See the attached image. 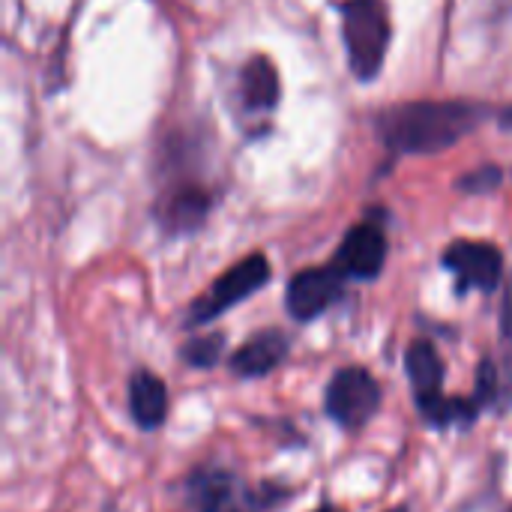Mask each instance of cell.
Segmentation results:
<instances>
[{
	"mask_svg": "<svg viewBox=\"0 0 512 512\" xmlns=\"http://www.w3.org/2000/svg\"><path fill=\"white\" fill-rule=\"evenodd\" d=\"M483 114L477 102H402L378 114V135L396 153H441L474 132Z\"/></svg>",
	"mask_w": 512,
	"mask_h": 512,
	"instance_id": "obj_1",
	"label": "cell"
},
{
	"mask_svg": "<svg viewBox=\"0 0 512 512\" xmlns=\"http://www.w3.org/2000/svg\"><path fill=\"white\" fill-rule=\"evenodd\" d=\"M342 36L351 60V72L360 81H372L390 48V12L384 0H345L342 3Z\"/></svg>",
	"mask_w": 512,
	"mask_h": 512,
	"instance_id": "obj_2",
	"label": "cell"
},
{
	"mask_svg": "<svg viewBox=\"0 0 512 512\" xmlns=\"http://www.w3.org/2000/svg\"><path fill=\"white\" fill-rule=\"evenodd\" d=\"M270 279V261L264 255H249L243 261H237L228 273H222L210 291L192 306L189 318L192 324H207L213 318H219L222 312H228L231 306H237L240 300L252 297L258 288H264Z\"/></svg>",
	"mask_w": 512,
	"mask_h": 512,
	"instance_id": "obj_3",
	"label": "cell"
},
{
	"mask_svg": "<svg viewBox=\"0 0 512 512\" xmlns=\"http://www.w3.org/2000/svg\"><path fill=\"white\" fill-rule=\"evenodd\" d=\"M381 408V387L366 369H342L327 387V414L345 426H366Z\"/></svg>",
	"mask_w": 512,
	"mask_h": 512,
	"instance_id": "obj_4",
	"label": "cell"
},
{
	"mask_svg": "<svg viewBox=\"0 0 512 512\" xmlns=\"http://www.w3.org/2000/svg\"><path fill=\"white\" fill-rule=\"evenodd\" d=\"M444 267L456 276V288L465 294L471 288L477 291H495L504 273V258L492 243L477 240H456L444 252Z\"/></svg>",
	"mask_w": 512,
	"mask_h": 512,
	"instance_id": "obj_5",
	"label": "cell"
},
{
	"mask_svg": "<svg viewBox=\"0 0 512 512\" xmlns=\"http://www.w3.org/2000/svg\"><path fill=\"white\" fill-rule=\"evenodd\" d=\"M342 285H345V273L336 264L303 270L288 285V294H285L288 312L297 321H312V318H318L324 309H330L339 300Z\"/></svg>",
	"mask_w": 512,
	"mask_h": 512,
	"instance_id": "obj_6",
	"label": "cell"
},
{
	"mask_svg": "<svg viewBox=\"0 0 512 512\" xmlns=\"http://www.w3.org/2000/svg\"><path fill=\"white\" fill-rule=\"evenodd\" d=\"M387 261V237L375 222H360L354 225L336 255V267L345 276H357V279H375L381 273Z\"/></svg>",
	"mask_w": 512,
	"mask_h": 512,
	"instance_id": "obj_7",
	"label": "cell"
},
{
	"mask_svg": "<svg viewBox=\"0 0 512 512\" xmlns=\"http://www.w3.org/2000/svg\"><path fill=\"white\" fill-rule=\"evenodd\" d=\"M405 369L414 387V396L420 402V411H429L435 402H441V384H444V363L438 351L429 342H414L405 357Z\"/></svg>",
	"mask_w": 512,
	"mask_h": 512,
	"instance_id": "obj_8",
	"label": "cell"
},
{
	"mask_svg": "<svg viewBox=\"0 0 512 512\" xmlns=\"http://www.w3.org/2000/svg\"><path fill=\"white\" fill-rule=\"evenodd\" d=\"M288 354V339L279 330H267L252 336L234 357H231V372L240 378H258L273 372Z\"/></svg>",
	"mask_w": 512,
	"mask_h": 512,
	"instance_id": "obj_9",
	"label": "cell"
},
{
	"mask_svg": "<svg viewBox=\"0 0 512 512\" xmlns=\"http://www.w3.org/2000/svg\"><path fill=\"white\" fill-rule=\"evenodd\" d=\"M129 408H132V417L141 429H156L168 411L165 384L150 372H135V378L129 384Z\"/></svg>",
	"mask_w": 512,
	"mask_h": 512,
	"instance_id": "obj_10",
	"label": "cell"
},
{
	"mask_svg": "<svg viewBox=\"0 0 512 512\" xmlns=\"http://www.w3.org/2000/svg\"><path fill=\"white\" fill-rule=\"evenodd\" d=\"M198 512H240V486L222 471H207L192 480L189 492Z\"/></svg>",
	"mask_w": 512,
	"mask_h": 512,
	"instance_id": "obj_11",
	"label": "cell"
},
{
	"mask_svg": "<svg viewBox=\"0 0 512 512\" xmlns=\"http://www.w3.org/2000/svg\"><path fill=\"white\" fill-rule=\"evenodd\" d=\"M240 87H243L246 108L267 111V108H273L279 102V75H276V66L267 57H252L243 66Z\"/></svg>",
	"mask_w": 512,
	"mask_h": 512,
	"instance_id": "obj_12",
	"label": "cell"
},
{
	"mask_svg": "<svg viewBox=\"0 0 512 512\" xmlns=\"http://www.w3.org/2000/svg\"><path fill=\"white\" fill-rule=\"evenodd\" d=\"M210 210V195L204 189H180L165 201V225L168 231H192L204 222Z\"/></svg>",
	"mask_w": 512,
	"mask_h": 512,
	"instance_id": "obj_13",
	"label": "cell"
},
{
	"mask_svg": "<svg viewBox=\"0 0 512 512\" xmlns=\"http://www.w3.org/2000/svg\"><path fill=\"white\" fill-rule=\"evenodd\" d=\"M222 354V336H201L186 345V360L198 369H210Z\"/></svg>",
	"mask_w": 512,
	"mask_h": 512,
	"instance_id": "obj_14",
	"label": "cell"
},
{
	"mask_svg": "<svg viewBox=\"0 0 512 512\" xmlns=\"http://www.w3.org/2000/svg\"><path fill=\"white\" fill-rule=\"evenodd\" d=\"M495 393H498V372H495V366L486 360V363L477 369V393H474L477 408H480V405H489V402L495 399Z\"/></svg>",
	"mask_w": 512,
	"mask_h": 512,
	"instance_id": "obj_15",
	"label": "cell"
},
{
	"mask_svg": "<svg viewBox=\"0 0 512 512\" xmlns=\"http://www.w3.org/2000/svg\"><path fill=\"white\" fill-rule=\"evenodd\" d=\"M498 183H501V171H498L495 165H486V168H480V171L462 177L459 186H462L465 192H489V189H495Z\"/></svg>",
	"mask_w": 512,
	"mask_h": 512,
	"instance_id": "obj_16",
	"label": "cell"
},
{
	"mask_svg": "<svg viewBox=\"0 0 512 512\" xmlns=\"http://www.w3.org/2000/svg\"><path fill=\"white\" fill-rule=\"evenodd\" d=\"M501 333L512 342V276L504 285V300H501Z\"/></svg>",
	"mask_w": 512,
	"mask_h": 512,
	"instance_id": "obj_17",
	"label": "cell"
},
{
	"mask_svg": "<svg viewBox=\"0 0 512 512\" xmlns=\"http://www.w3.org/2000/svg\"><path fill=\"white\" fill-rule=\"evenodd\" d=\"M501 126H504V129H512V105H507V108L501 111Z\"/></svg>",
	"mask_w": 512,
	"mask_h": 512,
	"instance_id": "obj_18",
	"label": "cell"
},
{
	"mask_svg": "<svg viewBox=\"0 0 512 512\" xmlns=\"http://www.w3.org/2000/svg\"><path fill=\"white\" fill-rule=\"evenodd\" d=\"M315 512H342V510H333V507H324V510H315Z\"/></svg>",
	"mask_w": 512,
	"mask_h": 512,
	"instance_id": "obj_19",
	"label": "cell"
},
{
	"mask_svg": "<svg viewBox=\"0 0 512 512\" xmlns=\"http://www.w3.org/2000/svg\"><path fill=\"white\" fill-rule=\"evenodd\" d=\"M396 512H402V510H396Z\"/></svg>",
	"mask_w": 512,
	"mask_h": 512,
	"instance_id": "obj_20",
	"label": "cell"
}]
</instances>
